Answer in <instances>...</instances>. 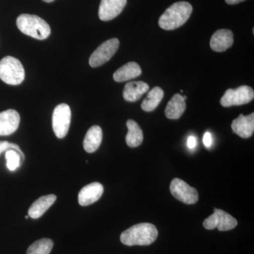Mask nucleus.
<instances>
[{
    "label": "nucleus",
    "instance_id": "1",
    "mask_svg": "<svg viewBox=\"0 0 254 254\" xmlns=\"http://www.w3.org/2000/svg\"><path fill=\"white\" fill-rule=\"evenodd\" d=\"M158 232L153 224L140 223L133 225L122 233L120 240L127 246H148L158 237Z\"/></svg>",
    "mask_w": 254,
    "mask_h": 254
},
{
    "label": "nucleus",
    "instance_id": "2",
    "mask_svg": "<svg viewBox=\"0 0 254 254\" xmlns=\"http://www.w3.org/2000/svg\"><path fill=\"white\" fill-rule=\"evenodd\" d=\"M193 11L191 5L187 1H179L165 10L159 19V26L164 30L171 31L183 26Z\"/></svg>",
    "mask_w": 254,
    "mask_h": 254
},
{
    "label": "nucleus",
    "instance_id": "3",
    "mask_svg": "<svg viewBox=\"0 0 254 254\" xmlns=\"http://www.w3.org/2000/svg\"><path fill=\"white\" fill-rule=\"evenodd\" d=\"M16 25L23 34L37 40L46 39L51 33L49 24L36 15H20L16 20Z\"/></svg>",
    "mask_w": 254,
    "mask_h": 254
},
{
    "label": "nucleus",
    "instance_id": "4",
    "mask_svg": "<svg viewBox=\"0 0 254 254\" xmlns=\"http://www.w3.org/2000/svg\"><path fill=\"white\" fill-rule=\"evenodd\" d=\"M25 78L22 64L16 58L6 56L0 61V79L12 86L21 84Z\"/></svg>",
    "mask_w": 254,
    "mask_h": 254
},
{
    "label": "nucleus",
    "instance_id": "5",
    "mask_svg": "<svg viewBox=\"0 0 254 254\" xmlns=\"http://www.w3.org/2000/svg\"><path fill=\"white\" fill-rule=\"evenodd\" d=\"M254 98V90L251 87L241 86L235 89H227L220 99V104L225 108L239 106L250 103Z\"/></svg>",
    "mask_w": 254,
    "mask_h": 254
},
{
    "label": "nucleus",
    "instance_id": "6",
    "mask_svg": "<svg viewBox=\"0 0 254 254\" xmlns=\"http://www.w3.org/2000/svg\"><path fill=\"white\" fill-rule=\"evenodd\" d=\"M71 118V109L67 104L62 103L55 108L53 114V128L58 138H64L67 134Z\"/></svg>",
    "mask_w": 254,
    "mask_h": 254
},
{
    "label": "nucleus",
    "instance_id": "7",
    "mask_svg": "<svg viewBox=\"0 0 254 254\" xmlns=\"http://www.w3.org/2000/svg\"><path fill=\"white\" fill-rule=\"evenodd\" d=\"M119 47L120 41L118 38H112L102 43L90 57V66L98 67L108 63L118 51Z\"/></svg>",
    "mask_w": 254,
    "mask_h": 254
},
{
    "label": "nucleus",
    "instance_id": "8",
    "mask_svg": "<svg viewBox=\"0 0 254 254\" xmlns=\"http://www.w3.org/2000/svg\"><path fill=\"white\" fill-rule=\"evenodd\" d=\"M206 230L218 228L219 231H229L237 225V220L230 214L220 209H214V213L203 222Z\"/></svg>",
    "mask_w": 254,
    "mask_h": 254
},
{
    "label": "nucleus",
    "instance_id": "9",
    "mask_svg": "<svg viewBox=\"0 0 254 254\" xmlns=\"http://www.w3.org/2000/svg\"><path fill=\"white\" fill-rule=\"evenodd\" d=\"M172 195L185 204H194L198 200L197 190L180 179H174L170 187Z\"/></svg>",
    "mask_w": 254,
    "mask_h": 254
},
{
    "label": "nucleus",
    "instance_id": "10",
    "mask_svg": "<svg viewBox=\"0 0 254 254\" xmlns=\"http://www.w3.org/2000/svg\"><path fill=\"white\" fill-rule=\"evenodd\" d=\"M127 0H101L98 11L100 19L111 21L121 14L126 6Z\"/></svg>",
    "mask_w": 254,
    "mask_h": 254
},
{
    "label": "nucleus",
    "instance_id": "11",
    "mask_svg": "<svg viewBox=\"0 0 254 254\" xmlns=\"http://www.w3.org/2000/svg\"><path fill=\"white\" fill-rule=\"evenodd\" d=\"M20 115L14 110H7L0 113V136H9L19 127Z\"/></svg>",
    "mask_w": 254,
    "mask_h": 254
},
{
    "label": "nucleus",
    "instance_id": "12",
    "mask_svg": "<svg viewBox=\"0 0 254 254\" xmlns=\"http://www.w3.org/2000/svg\"><path fill=\"white\" fill-rule=\"evenodd\" d=\"M103 191L104 188L99 182H93L86 185L78 193V203L82 206L93 204L101 198Z\"/></svg>",
    "mask_w": 254,
    "mask_h": 254
},
{
    "label": "nucleus",
    "instance_id": "13",
    "mask_svg": "<svg viewBox=\"0 0 254 254\" xmlns=\"http://www.w3.org/2000/svg\"><path fill=\"white\" fill-rule=\"evenodd\" d=\"M234 43V35L229 29H220L215 31L210 39V46L212 50L218 53L226 51Z\"/></svg>",
    "mask_w": 254,
    "mask_h": 254
},
{
    "label": "nucleus",
    "instance_id": "14",
    "mask_svg": "<svg viewBox=\"0 0 254 254\" xmlns=\"http://www.w3.org/2000/svg\"><path fill=\"white\" fill-rule=\"evenodd\" d=\"M232 129L242 138H250L254 131V113L247 116L240 115L232 122Z\"/></svg>",
    "mask_w": 254,
    "mask_h": 254
},
{
    "label": "nucleus",
    "instance_id": "15",
    "mask_svg": "<svg viewBox=\"0 0 254 254\" xmlns=\"http://www.w3.org/2000/svg\"><path fill=\"white\" fill-rule=\"evenodd\" d=\"M149 90L148 83L143 81H132L125 85L123 91L124 99L128 102H136Z\"/></svg>",
    "mask_w": 254,
    "mask_h": 254
},
{
    "label": "nucleus",
    "instance_id": "16",
    "mask_svg": "<svg viewBox=\"0 0 254 254\" xmlns=\"http://www.w3.org/2000/svg\"><path fill=\"white\" fill-rule=\"evenodd\" d=\"M56 199L57 196L54 194L40 197L30 207L28 212V216L33 219L41 218L43 214L53 205Z\"/></svg>",
    "mask_w": 254,
    "mask_h": 254
},
{
    "label": "nucleus",
    "instance_id": "17",
    "mask_svg": "<svg viewBox=\"0 0 254 254\" xmlns=\"http://www.w3.org/2000/svg\"><path fill=\"white\" fill-rule=\"evenodd\" d=\"M103 140V131L100 127L95 125L87 131L83 140V148L87 153H94L99 148Z\"/></svg>",
    "mask_w": 254,
    "mask_h": 254
},
{
    "label": "nucleus",
    "instance_id": "18",
    "mask_svg": "<svg viewBox=\"0 0 254 254\" xmlns=\"http://www.w3.org/2000/svg\"><path fill=\"white\" fill-rule=\"evenodd\" d=\"M141 73V68L139 65L134 62H130L118 68L114 73L113 78L117 82L127 81L138 77Z\"/></svg>",
    "mask_w": 254,
    "mask_h": 254
},
{
    "label": "nucleus",
    "instance_id": "19",
    "mask_svg": "<svg viewBox=\"0 0 254 254\" xmlns=\"http://www.w3.org/2000/svg\"><path fill=\"white\" fill-rule=\"evenodd\" d=\"M186 110V103L183 96L175 94L169 101L165 108V114L170 120H178L182 116Z\"/></svg>",
    "mask_w": 254,
    "mask_h": 254
},
{
    "label": "nucleus",
    "instance_id": "20",
    "mask_svg": "<svg viewBox=\"0 0 254 254\" xmlns=\"http://www.w3.org/2000/svg\"><path fill=\"white\" fill-rule=\"evenodd\" d=\"M128 133L126 136L127 144L131 148H136L141 144L143 140V131L139 125L133 120L127 122Z\"/></svg>",
    "mask_w": 254,
    "mask_h": 254
},
{
    "label": "nucleus",
    "instance_id": "21",
    "mask_svg": "<svg viewBox=\"0 0 254 254\" xmlns=\"http://www.w3.org/2000/svg\"><path fill=\"white\" fill-rule=\"evenodd\" d=\"M164 96V91L160 87H155L148 93L141 104L142 110L145 112L153 111L160 104Z\"/></svg>",
    "mask_w": 254,
    "mask_h": 254
},
{
    "label": "nucleus",
    "instance_id": "22",
    "mask_svg": "<svg viewBox=\"0 0 254 254\" xmlns=\"http://www.w3.org/2000/svg\"><path fill=\"white\" fill-rule=\"evenodd\" d=\"M53 245L54 243L50 239H41L30 246L26 254H50Z\"/></svg>",
    "mask_w": 254,
    "mask_h": 254
},
{
    "label": "nucleus",
    "instance_id": "23",
    "mask_svg": "<svg viewBox=\"0 0 254 254\" xmlns=\"http://www.w3.org/2000/svg\"><path fill=\"white\" fill-rule=\"evenodd\" d=\"M6 158V168L9 169L10 171H15L20 168L21 164L24 161L21 154L16 150L10 149L6 150L5 153Z\"/></svg>",
    "mask_w": 254,
    "mask_h": 254
},
{
    "label": "nucleus",
    "instance_id": "24",
    "mask_svg": "<svg viewBox=\"0 0 254 254\" xmlns=\"http://www.w3.org/2000/svg\"><path fill=\"white\" fill-rule=\"evenodd\" d=\"M13 149L16 150L18 153L21 154V156L23 159H25V155L23 154L22 150L19 148V146L16 143H9L8 141H0V155L3 153V152H6V150Z\"/></svg>",
    "mask_w": 254,
    "mask_h": 254
},
{
    "label": "nucleus",
    "instance_id": "25",
    "mask_svg": "<svg viewBox=\"0 0 254 254\" xmlns=\"http://www.w3.org/2000/svg\"><path fill=\"white\" fill-rule=\"evenodd\" d=\"M203 143L207 148H209V147L211 146L212 145V136L210 134V133L209 132H206L205 133L204 136H203Z\"/></svg>",
    "mask_w": 254,
    "mask_h": 254
},
{
    "label": "nucleus",
    "instance_id": "26",
    "mask_svg": "<svg viewBox=\"0 0 254 254\" xmlns=\"http://www.w3.org/2000/svg\"><path fill=\"white\" fill-rule=\"evenodd\" d=\"M187 145H188L189 148H190V149L195 148V145H196V139H195L194 136L189 137Z\"/></svg>",
    "mask_w": 254,
    "mask_h": 254
},
{
    "label": "nucleus",
    "instance_id": "27",
    "mask_svg": "<svg viewBox=\"0 0 254 254\" xmlns=\"http://www.w3.org/2000/svg\"><path fill=\"white\" fill-rule=\"evenodd\" d=\"M244 1H245V0H225L227 4L231 5L239 4V3L242 2Z\"/></svg>",
    "mask_w": 254,
    "mask_h": 254
},
{
    "label": "nucleus",
    "instance_id": "28",
    "mask_svg": "<svg viewBox=\"0 0 254 254\" xmlns=\"http://www.w3.org/2000/svg\"><path fill=\"white\" fill-rule=\"evenodd\" d=\"M43 1H44L45 2L50 3L53 2V1H55V0H43Z\"/></svg>",
    "mask_w": 254,
    "mask_h": 254
},
{
    "label": "nucleus",
    "instance_id": "29",
    "mask_svg": "<svg viewBox=\"0 0 254 254\" xmlns=\"http://www.w3.org/2000/svg\"><path fill=\"white\" fill-rule=\"evenodd\" d=\"M28 218H29V216H28V215H26V216L25 217V218L26 219H28Z\"/></svg>",
    "mask_w": 254,
    "mask_h": 254
}]
</instances>
